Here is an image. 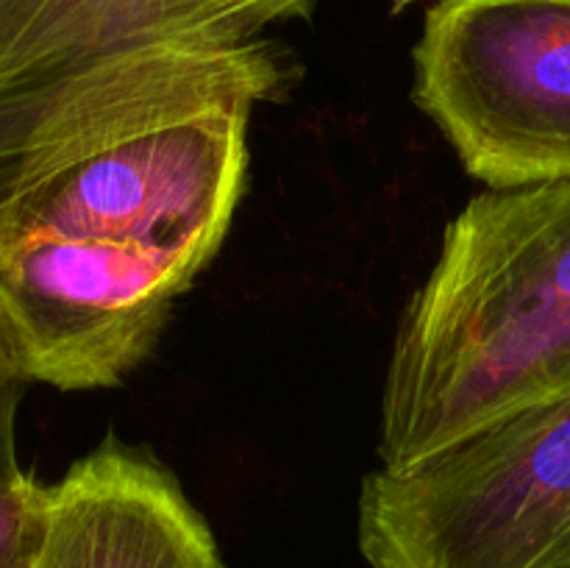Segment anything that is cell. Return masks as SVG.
Listing matches in <instances>:
<instances>
[{
    "mask_svg": "<svg viewBox=\"0 0 570 568\" xmlns=\"http://www.w3.org/2000/svg\"><path fill=\"white\" fill-rule=\"evenodd\" d=\"M298 81L287 45H159L61 84L0 176V351L81 393L148 362L215 262L248 178L256 109Z\"/></svg>",
    "mask_w": 570,
    "mask_h": 568,
    "instance_id": "obj_1",
    "label": "cell"
},
{
    "mask_svg": "<svg viewBox=\"0 0 570 568\" xmlns=\"http://www.w3.org/2000/svg\"><path fill=\"white\" fill-rule=\"evenodd\" d=\"M570 395V178L484 189L395 326L379 466L406 468Z\"/></svg>",
    "mask_w": 570,
    "mask_h": 568,
    "instance_id": "obj_2",
    "label": "cell"
},
{
    "mask_svg": "<svg viewBox=\"0 0 570 568\" xmlns=\"http://www.w3.org/2000/svg\"><path fill=\"white\" fill-rule=\"evenodd\" d=\"M367 568H570V395L518 412L356 501Z\"/></svg>",
    "mask_w": 570,
    "mask_h": 568,
    "instance_id": "obj_3",
    "label": "cell"
},
{
    "mask_svg": "<svg viewBox=\"0 0 570 568\" xmlns=\"http://www.w3.org/2000/svg\"><path fill=\"white\" fill-rule=\"evenodd\" d=\"M412 98L473 182L570 178V0H434Z\"/></svg>",
    "mask_w": 570,
    "mask_h": 568,
    "instance_id": "obj_4",
    "label": "cell"
},
{
    "mask_svg": "<svg viewBox=\"0 0 570 568\" xmlns=\"http://www.w3.org/2000/svg\"><path fill=\"white\" fill-rule=\"evenodd\" d=\"M321 0H0V176L50 92L159 45H234L309 20Z\"/></svg>",
    "mask_w": 570,
    "mask_h": 568,
    "instance_id": "obj_5",
    "label": "cell"
},
{
    "mask_svg": "<svg viewBox=\"0 0 570 568\" xmlns=\"http://www.w3.org/2000/svg\"><path fill=\"white\" fill-rule=\"evenodd\" d=\"M37 568H226L215 532L176 473L106 434L50 484Z\"/></svg>",
    "mask_w": 570,
    "mask_h": 568,
    "instance_id": "obj_6",
    "label": "cell"
},
{
    "mask_svg": "<svg viewBox=\"0 0 570 568\" xmlns=\"http://www.w3.org/2000/svg\"><path fill=\"white\" fill-rule=\"evenodd\" d=\"M50 523V484L33 473L0 477V568H37Z\"/></svg>",
    "mask_w": 570,
    "mask_h": 568,
    "instance_id": "obj_7",
    "label": "cell"
},
{
    "mask_svg": "<svg viewBox=\"0 0 570 568\" xmlns=\"http://www.w3.org/2000/svg\"><path fill=\"white\" fill-rule=\"evenodd\" d=\"M28 384L11 371L0 351V477L22 471L17 460V412Z\"/></svg>",
    "mask_w": 570,
    "mask_h": 568,
    "instance_id": "obj_8",
    "label": "cell"
}]
</instances>
